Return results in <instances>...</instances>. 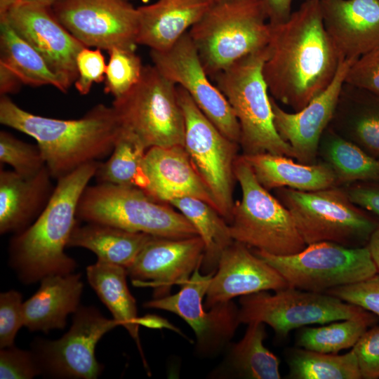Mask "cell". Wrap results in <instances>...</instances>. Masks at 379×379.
<instances>
[{
    "label": "cell",
    "mask_w": 379,
    "mask_h": 379,
    "mask_svg": "<svg viewBox=\"0 0 379 379\" xmlns=\"http://www.w3.org/2000/svg\"><path fill=\"white\" fill-rule=\"evenodd\" d=\"M125 1H131V0H125Z\"/></svg>",
    "instance_id": "db71d44e"
},
{
    "label": "cell",
    "mask_w": 379,
    "mask_h": 379,
    "mask_svg": "<svg viewBox=\"0 0 379 379\" xmlns=\"http://www.w3.org/2000/svg\"><path fill=\"white\" fill-rule=\"evenodd\" d=\"M112 106L121 126L135 134L147 149L184 146L185 118L178 86L154 65L144 66L138 82L114 98Z\"/></svg>",
    "instance_id": "9c48e42d"
},
{
    "label": "cell",
    "mask_w": 379,
    "mask_h": 379,
    "mask_svg": "<svg viewBox=\"0 0 379 379\" xmlns=\"http://www.w3.org/2000/svg\"><path fill=\"white\" fill-rule=\"evenodd\" d=\"M59 22L86 47L135 49L138 12L125 0H60L52 7Z\"/></svg>",
    "instance_id": "9a60e30c"
},
{
    "label": "cell",
    "mask_w": 379,
    "mask_h": 379,
    "mask_svg": "<svg viewBox=\"0 0 379 379\" xmlns=\"http://www.w3.org/2000/svg\"><path fill=\"white\" fill-rule=\"evenodd\" d=\"M318 161L333 171L337 186L356 182H379V157L338 134L330 126L324 132L318 147Z\"/></svg>",
    "instance_id": "f546056e"
},
{
    "label": "cell",
    "mask_w": 379,
    "mask_h": 379,
    "mask_svg": "<svg viewBox=\"0 0 379 379\" xmlns=\"http://www.w3.org/2000/svg\"><path fill=\"white\" fill-rule=\"evenodd\" d=\"M242 156L258 181L268 191L288 187L310 192L337 186L333 171L320 161L305 164L286 156L270 153Z\"/></svg>",
    "instance_id": "4316f807"
},
{
    "label": "cell",
    "mask_w": 379,
    "mask_h": 379,
    "mask_svg": "<svg viewBox=\"0 0 379 379\" xmlns=\"http://www.w3.org/2000/svg\"><path fill=\"white\" fill-rule=\"evenodd\" d=\"M343 187L354 204L379 216V182H356Z\"/></svg>",
    "instance_id": "f6af8a7d"
},
{
    "label": "cell",
    "mask_w": 379,
    "mask_h": 379,
    "mask_svg": "<svg viewBox=\"0 0 379 379\" xmlns=\"http://www.w3.org/2000/svg\"><path fill=\"white\" fill-rule=\"evenodd\" d=\"M241 324L258 321L269 325L279 338L295 328L362 317L370 312L337 297L291 286L274 291H262L241 296Z\"/></svg>",
    "instance_id": "8fae6325"
},
{
    "label": "cell",
    "mask_w": 379,
    "mask_h": 379,
    "mask_svg": "<svg viewBox=\"0 0 379 379\" xmlns=\"http://www.w3.org/2000/svg\"><path fill=\"white\" fill-rule=\"evenodd\" d=\"M60 0H19L18 3H25L52 7Z\"/></svg>",
    "instance_id": "816d5d0a"
},
{
    "label": "cell",
    "mask_w": 379,
    "mask_h": 379,
    "mask_svg": "<svg viewBox=\"0 0 379 379\" xmlns=\"http://www.w3.org/2000/svg\"><path fill=\"white\" fill-rule=\"evenodd\" d=\"M52 180L46 166L32 176L1 169V234L20 232L36 220L55 190Z\"/></svg>",
    "instance_id": "603a6c76"
},
{
    "label": "cell",
    "mask_w": 379,
    "mask_h": 379,
    "mask_svg": "<svg viewBox=\"0 0 379 379\" xmlns=\"http://www.w3.org/2000/svg\"><path fill=\"white\" fill-rule=\"evenodd\" d=\"M0 123L33 138L53 180L112 153L121 124L112 107L98 104L78 119L30 113L7 95L0 99Z\"/></svg>",
    "instance_id": "7a4b0ae2"
},
{
    "label": "cell",
    "mask_w": 379,
    "mask_h": 379,
    "mask_svg": "<svg viewBox=\"0 0 379 379\" xmlns=\"http://www.w3.org/2000/svg\"><path fill=\"white\" fill-rule=\"evenodd\" d=\"M22 84L20 79L13 72L0 63L1 95L17 93Z\"/></svg>",
    "instance_id": "7dc6e473"
},
{
    "label": "cell",
    "mask_w": 379,
    "mask_h": 379,
    "mask_svg": "<svg viewBox=\"0 0 379 379\" xmlns=\"http://www.w3.org/2000/svg\"><path fill=\"white\" fill-rule=\"evenodd\" d=\"M352 350L362 378H379V326L366 331Z\"/></svg>",
    "instance_id": "ee69618b"
},
{
    "label": "cell",
    "mask_w": 379,
    "mask_h": 379,
    "mask_svg": "<svg viewBox=\"0 0 379 379\" xmlns=\"http://www.w3.org/2000/svg\"><path fill=\"white\" fill-rule=\"evenodd\" d=\"M376 321V315H368L322 324L318 327L304 326L296 335L298 347L328 354L353 347L369 326Z\"/></svg>",
    "instance_id": "d590c367"
},
{
    "label": "cell",
    "mask_w": 379,
    "mask_h": 379,
    "mask_svg": "<svg viewBox=\"0 0 379 379\" xmlns=\"http://www.w3.org/2000/svg\"><path fill=\"white\" fill-rule=\"evenodd\" d=\"M98 161L83 165L56 180L43 212L23 231L14 234L8 246L9 263L19 279L29 284L44 277L74 272L77 265L65 248L77 224L80 197L94 178Z\"/></svg>",
    "instance_id": "3957f363"
},
{
    "label": "cell",
    "mask_w": 379,
    "mask_h": 379,
    "mask_svg": "<svg viewBox=\"0 0 379 379\" xmlns=\"http://www.w3.org/2000/svg\"><path fill=\"white\" fill-rule=\"evenodd\" d=\"M152 235L125 230L109 225L77 221L67 247H81L94 253L98 260L127 269Z\"/></svg>",
    "instance_id": "83f0119b"
},
{
    "label": "cell",
    "mask_w": 379,
    "mask_h": 379,
    "mask_svg": "<svg viewBox=\"0 0 379 379\" xmlns=\"http://www.w3.org/2000/svg\"><path fill=\"white\" fill-rule=\"evenodd\" d=\"M324 27L342 60L379 48V0H319Z\"/></svg>",
    "instance_id": "44dd1931"
},
{
    "label": "cell",
    "mask_w": 379,
    "mask_h": 379,
    "mask_svg": "<svg viewBox=\"0 0 379 379\" xmlns=\"http://www.w3.org/2000/svg\"><path fill=\"white\" fill-rule=\"evenodd\" d=\"M140 326H145L151 328H161L162 326L171 328V326L166 322L164 319L155 316H145L140 318Z\"/></svg>",
    "instance_id": "681fc988"
},
{
    "label": "cell",
    "mask_w": 379,
    "mask_h": 379,
    "mask_svg": "<svg viewBox=\"0 0 379 379\" xmlns=\"http://www.w3.org/2000/svg\"><path fill=\"white\" fill-rule=\"evenodd\" d=\"M5 18L13 29L70 85L78 77L77 57L86 47L57 19L51 7L18 3Z\"/></svg>",
    "instance_id": "ac0fdd59"
},
{
    "label": "cell",
    "mask_w": 379,
    "mask_h": 379,
    "mask_svg": "<svg viewBox=\"0 0 379 379\" xmlns=\"http://www.w3.org/2000/svg\"><path fill=\"white\" fill-rule=\"evenodd\" d=\"M178 93L185 118L184 147L210 192L217 211L229 222L235 203L234 164L239 144L222 133L179 86Z\"/></svg>",
    "instance_id": "7c38bea8"
},
{
    "label": "cell",
    "mask_w": 379,
    "mask_h": 379,
    "mask_svg": "<svg viewBox=\"0 0 379 379\" xmlns=\"http://www.w3.org/2000/svg\"><path fill=\"white\" fill-rule=\"evenodd\" d=\"M261 1L264 5L270 25L281 24L289 19L292 13L291 7L293 0Z\"/></svg>",
    "instance_id": "bcb514c9"
},
{
    "label": "cell",
    "mask_w": 379,
    "mask_h": 379,
    "mask_svg": "<svg viewBox=\"0 0 379 379\" xmlns=\"http://www.w3.org/2000/svg\"><path fill=\"white\" fill-rule=\"evenodd\" d=\"M288 377L292 379H361L352 350L344 354L322 353L300 347L286 351Z\"/></svg>",
    "instance_id": "e575fe53"
},
{
    "label": "cell",
    "mask_w": 379,
    "mask_h": 379,
    "mask_svg": "<svg viewBox=\"0 0 379 379\" xmlns=\"http://www.w3.org/2000/svg\"><path fill=\"white\" fill-rule=\"evenodd\" d=\"M118 326H121L118 321L104 317L94 307L79 306L72 326L62 337L35 343L33 352L41 374L58 378H97L102 366L96 360L95 346Z\"/></svg>",
    "instance_id": "5bb4252c"
},
{
    "label": "cell",
    "mask_w": 379,
    "mask_h": 379,
    "mask_svg": "<svg viewBox=\"0 0 379 379\" xmlns=\"http://www.w3.org/2000/svg\"><path fill=\"white\" fill-rule=\"evenodd\" d=\"M0 63L13 72L22 84L50 85L66 93L70 84L48 66L41 55L23 39L5 18H0Z\"/></svg>",
    "instance_id": "4dcf8cb0"
},
{
    "label": "cell",
    "mask_w": 379,
    "mask_h": 379,
    "mask_svg": "<svg viewBox=\"0 0 379 379\" xmlns=\"http://www.w3.org/2000/svg\"><path fill=\"white\" fill-rule=\"evenodd\" d=\"M19 0H0V17L5 15Z\"/></svg>",
    "instance_id": "f907efd6"
},
{
    "label": "cell",
    "mask_w": 379,
    "mask_h": 379,
    "mask_svg": "<svg viewBox=\"0 0 379 379\" xmlns=\"http://www.w3.org/2000/svg\"><path fill=\"white\" fill-rule=\"evenodd\" d=\"M76 216L80 222L106 224L158 237L199 235L171 205L157 201L133 186L98 182L88 185L79 201Z\"/></svg>",
    "instance_id": "8992f818"
},
{
    "label": "cell",
    "mask_w": 379,
    "mask_h": 379,
    "mask_svg": "<svg viewBox=\"0 0 379 379\" xmlns=\"http://www.w3.org/2000/svg\"><path fill=\"white\" fill-rule=\"evenodd\" d=\"M253 251L272 266L289 286L307 291L326 293L378 272L367 246L350 248L324 241L308 244L288 255Z\"/></svg>",
    "instance_id": "30bf717a"
},
{
    "label": "cell",
    "mask_w": 379,
    "mask_h": 379,
    "mask_svg": "<svg viewBox=\"0 0 379 379\" xmlns=\"http://www.w3.org/2000/svg\"><path fill=\"white\" fill-rule=\"evenodd\" d=\"M326 293L379 317V272L363 281L330 289Z\"/></svg>",
    "instance_id": "f35d334b"
},
{
    "label": "cell",
    "mask_w": 379,
    "mask_h": 379,
    "mask_svg": "<svg viewBox=\"0 0 379 379\" xmlns=\"http://www.w3.org/2000/svg\"><path fill=\"white\" fill-rule=\"evenodd\" d=\"M169 204L189 220L204 243L201 272L203 274L215 272L221 253L234 241L228 222L215 208L197 197L177 198Z\"/></svg>",
    "instance_id": "d6a6232c"
},
{
    "label": "cell",
    "mask_w": 379,
    "mask_h": 379,
    "mask_svg": "<svg viewBox=\"0 0 379 379\" xmlns=\"http://www.w3.org/2000/svg\"><path fill=\"white\" fill-rule=\"evenodd\" d=\"M36 292L23 302L24 326L48 333L64 328L67 317L79 308L84 284L79 273L44 277Z\"/></svg>",
    "instance_id": "d4e9b609"
},
{
    "label": "cell",
    "mask_w": 379,
    "mask_h": 379,
    "mask_svg": "<svg viewBox=\"0 0 379 379\" xmlns=\"http://www.w3.org/2000/svg\"><path fill=\"white\" fill-rule=\"evenodd\" d=\"M205 246L200 236L186 238L152 237L126 269L135 286L151 287L154 298L167 295L201 268Z\"/></svg>",
    "instance_id": "e0dca14e"
},
{
    "label": "cell",
    "mask_w": 379,
    "mask_h": 379,
    "mask_svg": "<svg viewBox=\"0 0 379 379\" xmlns=\"http://www.w3.org/2000/svg\"><path fill=\"white\" fill-rule=\"evenodd\" d=\"M142 173V190L157 201L169 204L177 198L193 197L216 208L184 146L149 148L145 155Z\"/></svg>",
    "instance_id": "7402d4cb"
},
{
    "label": "cell",
    "mask_w": 379,
    "mask_h": 379,
    "mask_svg": "<svg viewBox=\"0 0 379 379\" xmlns=\"http://www.w3.org/2000/svg\"><path fill=\"white\" fill-rule=\"evenodd\" d=\"M215 272L203 274L197 268L175 294L153 298L146 308L168 311L185 321L196 336V352L212 357L227 347L241 324L239 307L232 300L206 308L204 298Z\"/></svg>",
    "instance_id": "4fadbf2b"
},
{
    "label": "cell",
    "mask_w": 379,
    "mask_h": 379,
    "mask_svg": "<svg viewBox=\"0 0 379 379\" xmlns=\"http://www.w3.org/2000/svg\"><path fill=\"white\" fill-rule=\"evenodd\" d=\"M275 194L291 213L307 245L327 241L350 248L365 246L378 225L341 186L310 192L281 187L275 190Z\"/></svg>",
    "instance_id": "52a82bcc"
},
{
    "label": "cell",
    "mask_w": 379,
    "mask_h": 379,
    "mask_svg": "<svg viewBox=\"0 0 379 379\" xmlns=\"http://www.w3.org/2000/svg\"><path fill=\"white\" fill-rule=\"evenodd\" d=\"M271 25L262 73L269 92L294 112L335 77L340 58L322 19L319 0H305L286 22Z\"/></svg>",
    "instance_id": "6da1fadb"
},
{
    "label": "cell",
    "mask_w": 379,
    "mask_h": 379,
    "mask_svg": "<svg viewBox=\"0 0 379 379\" xmlns=\"http://www.w3.org/2000/svg\"><path fill=\"white\" fill-rule=\"evenodd\" d=\"M150 56L153 65L185 89L222 133L239 144L238 120L225 95L211 83L188 32L166 51L150 50Z\"/></svg>",
    "instance_id": "2e32d148"
},
{
    "label": "cell",
    "mask_w": 379,
    "mask_h": 379,
    "mask_svg": "<svg viewBox=\"0 0 379 379\" xmlns=\"http://www.w3.org/2000/svg\"><path fill=\"white\" fill-rule=\"evenodd\" d=\"M40 374L41 370L33 352L14 345L1 349V379H30Z\"/></svg>",
    "instance_id": "60d3db41"
},
{
    "label": "cell",
    "mask_w": 379,
    "mask_h": 379,
    "mask_svg": "<svg viewBox=\"0 0 379 379\" xmlns=\"http://www.w3.org/2000/svg\"><path fill=\"white\" fill-rule=\"evenodd\" d=\"M268 46L239 60L213 79L239 124L243 155L270 153L295 159L291 146L277 133L263 65Z\"/></svg>",
    "instance_id": "5b68a950"
},
{
    "label": "cell",
    "mask_w": 379,
    "mask_h": 379,
    "mask_svg": "<svg viewBox=\"0 0 379 379\" xmlns=\"http://www.w3.org/2000/svg\"><path fill=\"white\" fill-rule=\"evenodd\" d=\"M0 161L22 176L34 175L46 166L37 144L25 142L4 131L0 132Z\"/></svg>",
    "instance_id": "74e56055"
},
{
    "label": "cell",
    "mask_w": 379,
    "mask_h": 379,
    "mask_svg": "<svg viewBox=\"0 0 379 379\" xmlns=\"http://www.w3.org/2000/svg\"><path fill=\"white\" fill-rule=\"evenodd\" d=\"M206 1H208L209 2H211V1H215V0H206Z\"/></svg>",
    "instance_id": "f5cc1de1"
},
{
    "label": "cell",
    "mask_w": 379,
    "mask_h": 379,
    "mask_svg": "<svg viewBox=\"0 0 379 379\" xmlns=\"http://www.w3.org/2000/svg\"><path fill=\"white\" fill-rule=\"evenodd\" d=\"M355 60H342L329 86L299 111H285L271 96L274 126L282 140L291 146L297 161L318 162L321 138L331 122L347 72Z\"/></svg>",
    "instance_id": "d6986e66"
},
{
    "label": "cell",
    "mask_w": 379,
    "mask_h": 379,
    "mask_svg": "<svg viewBox=\"0 0 379 379\" xmlns=\"http://www.w3.org/2000/svg\"><path fill=\"white\" fill-rule=\"evenodd\" d=\"M329 126L344 138L379 157V95L344 83Z\"/></svg>",
    "instance_id": "484cf974"
},
{
    "label": "cell",
    "mask_w": 379,
    "mask_h": 379,
    "mask_svg": "<svg viewBox=\"0 0 379 379\" xmlns=\"http://www.w3.org/2000/svg\"><path fill=\"white\" fill-rule=\"evenodd\" d=\"M265 324L253 321L243 338L229 344L223 362L215 371L218 376L250 379H279V361L265 345L267 336Z\"/></svg>",
    "instance_id": "f1b7e54d"
},
{
    "label": "cell",
    "mask_w": 379,
    "mask_h": 379,
    "mask_svg": "<svg viewBox=\"0 0 379 379\" xmlns=\"http://www.w3.org/2000/svg\"><path fill=\"white\" fill-rule=\"evenodd\" d=\"M209 3L206 0H158L137 8V44L157 51L170 48L201 18Z\"/></svg>",
    "instance_id": "cb8c5ba5"
},
{
    "label": "cell",
    "mask_w": 379,
    "mask_h": 379,
    "mask_svg": "<svg viewBox=\"0 0 379 379\" xmlns=\"http://www.w3.org/2000/svg\"><path fill=\"white\" fill-rule=\"evenodd\" d=\"M345 83L379 95V48L356 59L347 72Z\"/></svg>",
    "instance_id": "7bdbcfd3"
},
{
    "label": "cell",
    "mask_w": 379,
    "mask_h": 379,
    "mask_svg": "<svg viewBox=\"0 0 379 379\" xmlns=\"http://www.w3.org/2000/svg\"><path fill=\"white\" fill-rule=\"evenodd\" d=\"M105 92L117 98L129 91L140 80L144 65L135 49L114 48L109 51Z\"/></svg>",
    "instance_id": "8d00e7d4"
},
{
    "label": "cell",
    "mask_w": 379,
    "mask_h": 379,
    "mask_svg": "<svg viewBox=\"0 0 379 379\" xmlns=\"http://www.w3.org/2000/svg\"><path fill=\"white\" fill-rule=\"evenodd\" d=\"M21 294L10 290L0 294V347L14 345L19 329L24 326Z\"/></svg>",
    "instance_id": "ab89813d"
},
{
    "label": "cell",
    "mask_w": 379,
    "mask_h": 379,
    "mask_svg": "<svg viewBox=\"0 0 379 379\" xmlns=\"http://www.w3.org/2000/svg\"><path fill=\"white\" fill-rule=\"evenodd\" d=\"M126 269L98 260L86 268V277L92 288L113 316L136 341H138L140 318L136 302L126 282Z\"/></svg>",
    "instance_id": "1f68e13d"
},
{
    "label": "cell",
    "mask_w": 379,
    "mask_h": 379,
    "mask_svg": "<svg viewBox=\"0 0 379 379\" xmlns=\"http://www.w3.org/2000/svg\"><path fill=\"white\" fill-rule=\"evenodd\" d=\"M234 173L241 199L234 203L228 222L232 239L276 255L303 250L307 244L291 213L260 184L242 155L235 161Z\"/></svg>",
    "instance_id": "ba28073f"
},
{
    "label": "cell",
    "mask_w": 379,
    "mask_h": 379,
    "mask_svg": "<svg viewBox=\"0 0 379 379\" xmlns=\"http://www.w3.org/2000/svg\"><path fill=\"white\" fill-rule=\"evenodd\" d=\"M367 246L379 272V223L371 234Z\"/></svg>",
    "instance_id": "c3c4849f"
},
{
    "label": "cell",
    "mask_w": 379,
    "mask_h": 379,
    "mask_svg": "<svg viewBox=\"0 0 379 379\" xmlns=\"http://www.w3.org/2000/svg\"><path fill=\"white\" fill-rule=\"evenodd\" d=\"M284 277L247 246L234 241L221 253L208 287L204 306L232 300L262 291L288 287Z\"/></svg>",
    "instance_id": "ffe728a7"
},
{
    "label": "cell",
    "mask_w": 379,
    "mask_h": 379,
    "mask_svg": "<svg viewBox=\"0 0 379 379\" xmlns=\"http://www.w3.org/2000/svg\"><path fill=\"white\" fill-rule=\"evenodd\" d=\"M77 67L78 77L74 85L81 95L88 94L94 83L105 81L107 64L101 49H81L77 57Z\"/></svg>",
    "instance_id": "b9f144b4"
},
{
    "label": "cell",
    "mask_w": 379,
    "mask_h": 379,
    "mask_svg": "<svg viewBox=\"0 0 379 379\" xmlns=\"http://www.w3.org/2000/svg\"><path fill=\"white\" fill-rule=\"evenodd\" d=\"M271 32L261 0H215L188 33L206 74L213 79L267 47Z\"/></svg>",
    "instance_id": "277c9868"
},
{
    "label": "cell",
    "mask_w": 379,
    "mask_h": 379,
    "mask_svg": "<svg viewBox=\"0 0 379 379\" xmlns=\"http://www.w3.org/2000/svg\"><path fill=\"white\" fill-rule=\"evenodd\" d=\"M147 150L135 134L121 126L108 159L99 161L94 175L97 182L142 190V164Z\"/></svg>",
    "instance_id": "836d02e7"
}]
</instances>
